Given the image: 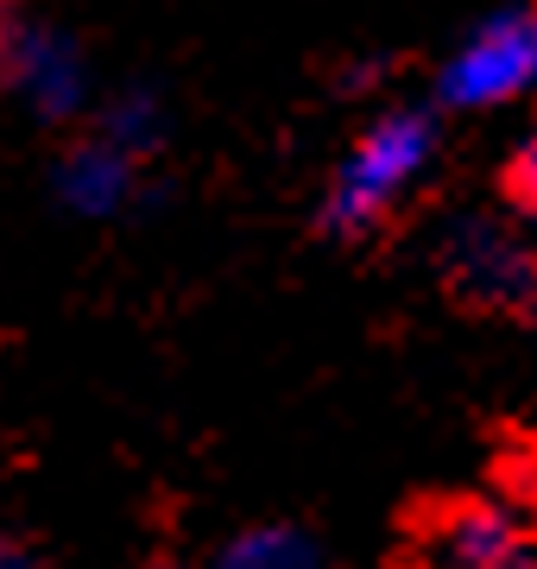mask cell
<instances>
[{
    "instance_id": "cell-9",
    "label": "cell",
    "mask_w": 537,
    "mask_h": 569,
    "mask_svg": "<svg viewBox=\"0 0 537 569\" xmlns=\"http://www.w3.org/2000/svg\"><path fill=\"white\" fill-rule=\"evenodd\" d=\"M506 197H513L518 209H531L537 216V133L513 152V164H506Z\"/></svg>"
},
{
    "instance_id": "cell-4",
    "label": "cell",
    "mask_w": 537,
    "mask_h": 569,
    "mask_svg": "<svg viewBox=\"0 0 537 569\" xmlns=\"http://www.w3.org/2000/svg\"><path fill=\"white\" fill-rule=\"evenodd\" d=\"M443 266L449 279L480 298V305H518L537 291V260L531 247L518 241L506 222H487V216H462L443 241Z\"/></svg>"
},
{
    "instance_id": "cell-1",
    "label": "cell",
    "mask_w": 537,
    "mask_h": 569,
    "mask_svg": "<svg viewBox=\"0 0 537 569\" xmlns=\"http://www.w3.org/2000/svg\"><path fill=\"white\" fill-rule=\"evenodd\" d=\"M436 159V121L430 114H386L373 121L354 152L342 159L330 183V203H323V222L335 234H367L373 222H386L393 203L412 190Z\"/></svg>"
},
{
    "instance_id": "cell-2",
    "label": "cell",
    "mask_w": 537,
    "mask_h": 569,
    "mask_svg": "<svg viewBox=\"0 0 537 569\" xmlns=\"http://www.w3.org/2000/svg\"><path fill=\"white\" fill-rule=\"evenodd\" d=\"M0 89L20 96L39 121H70L89 102L83 44L20 7H0Z\"/></svg>"
},
{
    "instance_id": "cell-10",
    "label": "cell",
    "mask_w": 537,
    "mask_h": 569,
    "mask_svg": "<svg viewBox=\"0 0 537 569\" xmlns=\"http://www.w3.org/2000/svg\"><path fill=\"white\" fill-rule=\"evenodd\" d=\"M0 569H26V563H20V557H13L7 545H0Z\"/></svg>"
},
{
    "instance_id": "cell-3",
    "label": "cell",
    "mask_w": 537,
    "mask_h": 569,
    "mask_svg": "<svg viewBox=\"0 0 537 569\" xmlns=\"http://www.w3.org/2000/svg\"><path fill=\"white\" fill-rule=\"evenodd\" d=\"M537 89V7H506L480 20L443 63V102L449 108H499Z\"/></svg>"
},
{
    "instance_id": "cell-8",
    "label": "cell",
    "mask_w": 537,
    "mask_h": 569,
    "mask_svg": "<svg viewBox=\"0 0 537 569\" xmlns=\"http://www.w3.org/2000/svg\"><path fill=\"white\" fill-rule=\"evenodd\" d=\"M102 140H114L121 152H152V146L165 140V114H159V96L152 89H126V96H114L102 114Z\"/></svg>"
},
{
    "instance_id": "cell-7",
    "label": "cell",
    "mask_w": 537,
    "mask_h": 569,
    "mask_svg": "<svg viewBox=\"0 0 537 569\" xmlns=\"http://www.w3.org/2000/svg\"><path fill=\"white\" fill-rule=\"evenodd\" d=\"M209 569H323V550L291 526H253L241 538H227Z\"/></svg>"
},
{
    "instance_id": "cell-5",
    "label": "cell",
    "mask_w": 537,
    "mask_h": 569,
    "mask_svg": "<svg viewBox=\"0 0 537 569\" xmlns=\"http://www.w3.org/2000/svg\"><path fill=\"white\" fill-rule=\"evenodd\" d=\"M531 557V519L513 500H468L424 538V569H518Z\"/></svg>"
},
{
    "instance_id": "cell-6",
    "label": "cell",
    "mask_w": 537,
    "mask_h": 569,
    "mask_svg": "<svg viewBox=\"0 0 537 569\" xmlns=\"http://www.w3.org/2000/svg\"><path fill=\"white\" fill-rule=\"evenodd\" d=\"M133 190H140V164L133 152H121L114 140H83L70 146L58 164V203L70 216H121L133 203Z\"/></svg>"
},
{
    "instance_id": "cell-11",
    "label": "cell",
    "mask_w": 537,
    "mask_h": 569,
    "mask_svg": "<svg viewBox=\"0 0 537 569\" xmlns=\"http://www.w3.org/2000/svg\"><path fill=\"white\" fill-rule=\"evenodd\" d=\"M518 569H537V550H531V557H525V563H518Z\"/></svg>"
}]
</instances>
